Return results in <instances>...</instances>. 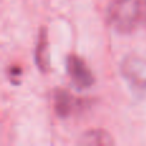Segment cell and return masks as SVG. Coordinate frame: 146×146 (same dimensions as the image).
Masks as SVG:
<instances>
[{
	"label": "cell",
	"mask_w": 146,
	"mask_h": 146,
	"mask_svg": "<svg viewBox=\"0 0 146 146\" xmlns=\"http://www.w3.org/2000/svg\"><path fill=\"white\" fill-rule=\"evenodd\" d=\"M77 106L74 98L66 90H58L54 94V109L60 118H67Z\"/></svg>",
	"instance_id": "cell-5"
},
{
	"label": "cell",
	"mask_w": 146,
	"mask_h": 146,
	"mask_svg": "<svg viewBox=\"0 0 146 146\" xmlns=\"http://www.w3.org/2000/svg\"><path fill=\"white\" fill-rule=\"evenodd\" d=\"M108 22L115 31L129 33L141 21L140 0H111L106 12Z\"/></svg>",
	"instance_id": "cell-1"
},
{
	"label": "cell",
	"mask_w": 146,
	"mask_h": 146,
	"mask_svg": "<svg viewBox=\"0 0 146 146\" xmlns=\"http://www.w3.org/2000/svg\"><path fill=\"white\" fill-rule=\"evenodd\" d=\"M22 74V71H21L19 67H9V78L13 80V77H19Z\"/></svg>",
	"instance_id": "cell-7"
},
{
	"label": "cell",
	"mask_w": 146,
	"mask_h": 146,
	"mask_svg": "<svg viewBox=\"0 0 146 146\" xmlns=\"http://www.w3.org/2000/svg\"><path fill=\"white\" fill-rule=\"evenodd\" d=\"M141 1V22L146 27V0H140Z\"/></svg>",
	"instance_id": "cell-8"
},
{
	"label": "cell",
	"mask_w": 146,
	"mask_h": 146,
	"mask_svg": "<svg viewBox=\"0 0 146 146\" xmlns=\"http://www.w3.org/2000/svg\"><path fill=\"white\" fill-rule=\"evenodd\" d=\"M67 73H68L73 87L82 91L94 85V76L85 62L76 55H69L66 62Z\"/></svg>",
	"instance_id": "cell-3"
},
{
	"label": "cell",
	"mask_w": 146,
	"mask_h": 146,
	"mask_svg": "<svg viewBox=\"0 0 146 146\" xmlns=\"http://www.w3.org/2000/svg\"><path fill=\"white\" fill-rule=\"evenodd\" d=\"M81 145H92V146H105L113 145L114 141L110 137V135L106 133L103 129H90L85 132L80 139Z\"/></svg>",
	"instance_id": "cell-6"
},
{
	"label": "cell",
	"mask_w": 146,
	"mask_h": 146,
	"mask_svg": "<svg viewBox=\"0 0 146 146\" xmlns=\"http://www.w3.org/2000/svg\"><path fill=\"white\" fill-rule=\"evenodd\" d=\"M122 77L133 88L146 90V59L136 55H127L121 63Z\"/></svg>",
	"instance_id": "cell-2"
},
{
	"label": "cell",
	"mask_w": 146,
	"mask_h": 146,
	"mask_svg": "<svg viewBox=\"0 0 146 146\" xmlns=\"http://www.w3.org/2000/svg\"><path fill=\"white\" fill-rule=\"evenodd\" d=\"M35 62L40 72H49V69H50V54H49V41L45 27L40 28V32H38V38L36 42L35 50Z\"/></svg>",
	"instance_id": "cell-4"
}]
</instances>
